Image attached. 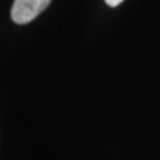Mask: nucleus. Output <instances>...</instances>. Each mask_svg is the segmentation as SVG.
I'll return each mask as SVG.
<instances>
[{"label": "nucleus", "instance_id": "nucleus-1", "mask_svg": "<svg viewBox=\"0 0 160 160\" xmlns=\"http://www.w3.org/2000/svg\"><path fill=\"white\" fill-rule=\"evenodd\" d=\"M51 0H15L11 18L16 24H27L46 9Z\"/></svg>", "mask_w": 160, "mask_h": 160}, {"label": "nucleus", "instance_id": "nucleus-2", "mask_svg": "<svg viewBox=\"0 0 160 160\" xmlns=\"http://www.w3.org/2000/svg\"><path fill=\"white\" fill-rule=\"evenodd\" d=\"M106 3L108 4L109 7H116V6H119L120 3H123V0H106Z\"/></svg>", "mask_w": 160, "mask_h": 160}]
</instances>
